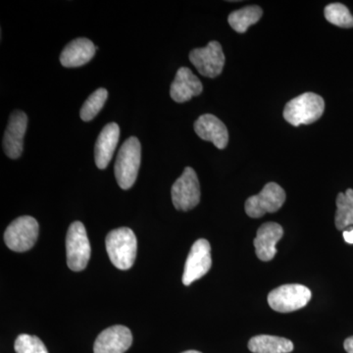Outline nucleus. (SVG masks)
<instances>
[{
	"label": "nucleus",
	"instance_id": "22",
	"mask_svg": "<svg viewBox=\"0 0 353 353\" xmlns=\"http://www.w3.org/2000/svg\"><path fill=\"white\" fill-rule=\"evenodd\" d=\"M325 18L328 22L341 28H352L353 16L347 6L341 3H332L326 6L324 11Z\"/></svg>",
	"mask_w": 353,
	"mask_h": 353
},
{
	"label": "nucleus",
	"instance_id": "12",
	"mask_svg": "<svg viewBox=\"0 0 353 353\" xmlns=\"http://www.w3.org/2000/svg\"><path fill=\"white\" fill-rule=\"evenodd\" d=\"M132 336L130 329L116 325L104 330L97 336L94 345V353H125L131 347Z\"/></svg>",
	"mask_w": 353,
	"mask_h": 353
},
{
	"label": "nucleus",
	"instance_id": "19",
	"mask_svg": "<svg viewBox=\"0 0 353 353\" xmlns=\"http://www.w3.org/2000/svg\"><path fill=\"white\" fill-rule=\"evenodd\" d=\"M263 11L259 6H246L240 10L234 11L230 14L228 21L234 31L243 34L248 31V28L253 24H256L262 17Z\"/></svg>",
	"mask_w": 353,
	"mask_h": 353
},
{
	"label": "nucleus",
	"instance_id": "10",
	"mask_svg": "<svg viewBox=\"0 0 353 353\" xmlns=\"http://www.w3.org/2000/svg\"><path fill=\"white\" fill-rule=\"evenodd\" d=\"M210 252V243L204 239L197 240L192 245L183 270V285H190L208 274L212 265Z\"/></svg>",
	"mask_w": 353,
	"mask_h": 353
},
{
	"label": "nucleus",
	"instance_id": "3",
	"mask_svg": "<svg viewBox=\"0 0 353 353\" xmlns=\"http://www.w3.org/2000/svg\"><path fill=\"white\" fill-rule=\"evenodd\" d=\"M324 109V99L320 95L305 92L288 102L284 118L292 126L312 124L321 118Z\"/></svg>",
	"mask_w": 353,
	"mask_h": 353
},
{
	"label": "nucleus",
	"instance_id": "26",
	"mask_svg": "<svg viewBox=\"0 0 353 353\" xmlns=\"http://www.w3.org/2000/svg\"><path fill=\"white\" fill-rule=\"evenodd\" d=\"M182 353H201L199 352H196V350H188V352H182Z\"/></svg>",
	"mask_w": 353,
	"mask_h": 353
},
{
	"label": "nucleus",
	"instance_id": "14",
	"mask_svg": "<svg viewBox=\"0 0 353 353\" xmlns=\"http://www.w3.org/2000/svg\"><path fill=\"white\" fill-rule=\"evenodd\" d=\"M284 234L281 225L277 223H265L257 231L254 240L255 252L262 261H270L277 253L276 245Z\"/></svg>",
	"mask_w": 353,
	"mask_h": 353
},
{
	"label": "nucleus",
	"instance_id": "13",
	"mask_svg": "<svg viewBox=\"0 0 353 353\" xmlns=\"http://www.w3.org/2000/svg\"><path fill=\"white\" fill-rule=\"evenodd\" d=\"M194 131L203 141H210L219 150H224L229 143V132L224 123L212 115L204 114L194 122Z\"/></svg>",
	"mask_w": 353,
	"mask_h": 353
},
{
	"label": "nucleus",
	"instance_id": "2",
	"mask_svg": "<svg viewBox=\"0 0 353 353\" xmlns=\"http://www.w3.org/2000/svg\"><path fill=\"white\" fill-rule=\"evenodd\" d=\"M141 159V143L136 137H131L121 146L114 168L121 189L129 190L134 185L138 178Z\"/></svg>",
	"mask_w": 353,
	"mask_h": 353
},
{
	"label": "nucleus",
	"instance_id": "17",
	"mask_svg": "<svg viewBox=\"0 0 353 353\" xmlns=\"http://www.w3.org/2000/svg\"><path fill=\"white\" fill-rule=\"evenodd\" d=\"M99 50L90 39H74L65 46L60 55V62L66 68H76L88 63Z\"/></svg>",
	"mask_w": 353,
	"mask_h": 353
},
{
	"label": "nucleus",
	"instance_id": "15",
	"mask_svg": "<svg viewBox=\"0 0 353 353\" xmlns=\"http://www.w3.org/2000/svg\"><path fill=\"white\" fill-rule=\"evenodd\" d=\"M202 90L203 87L199 79L190 69L182 67L176 72L175 79L172 83L170 95L174 101L183 103L201 94Z\"/></svg>",
	"mask_w": 353,
	"mask_h": 353
},
{
	"label": "nucleus",
	"instance_id": "24",
	"mask_svg": "<svg viewBox=\"0 0 353 353\" xmlns=\"http://www.w3.org/2000/svg\"><path fill=\"white\" fill-rule=\"evenodd\" d=\"M343 239L347 241V243L353 245V228L350 230H345L343 231Z\"/></svg>",
	"mask_w": 353,
	"mask_h": 353
},
{
	"label": "nucleus",
	"instance_id": "20",
	"mask_svg": "<svg viewBox=\"0 0 353 353\" xmlns=\"http://www.w3.org/2000/svg\"><path fill=\"white\" fill-rule=\"evenodd\" d=\"M336 229H347L353 225V190L348 189L345 192H341L336 197Z\"/></svg>",
	"mask_w": 353,
	"mask_h": 353
},
{
	"label": "nucleus",
	"instance_id": "18",
	"mask_svg": "<svg viewBox=\"0 0 353 353\" xmlns=\"http://www.w3.org/2000/svg\"><path fill=\"white\" fill-rule=\"evenodd\" d=\"M248 348L253 353H290L294 350V343L281 336L261 334L253 336Z\"/></svg>",
	"mask_w": 353,
	"mask_h": 353
},
{
	"label": "nucleus",
	"instance_id": "21",
	"mask_svg": "<svg viewBox=\"0 0 353 353\" xmlns=\"http://www.w3.org/2000/svg\"><path fill=\"white\" fill-rule=\"evenodd\" d=\"M108 92L105 88H101L95 90L94 94L88 97L87 101L81 108V119L90 122L99 113L108 101Z\"/></svg>",
	"mask_w": 353,
	"mask_h": 353
},
{
	"label": "nucleus",
	"instance_id": "9",
	"mask_svg": "<svg viewBox=\"0 0 353 353\" xmlns=\"http://www.w3.org/2000/svg\"><path fill=\"white\" fill-rule=\"evenodd\" d=\"M190 60L201 75L216 78L222 73L225 55L218 41H210L208 46L190 51Z\"/></svg>",
	"mask_w": 353,
	"mask_h": 353
},
{
	"label": "nucleus",
	"instance_id": "4",
	"mask_svg": "<svg viewBox=\"0 0 353 353\" xmlns=\"http://www.w3.org/2000/svg\"><path fill=\"white\" fill-rule=\"evenodd\" d=\"M90 243L83 223H72L66 236L67 264L72 271L85 269L90 259Z\"/></svg>",
	"mask_w": 353,
	"mask_h": 353
},
{
	"label": "nucleus",
	"instance_id": "6",
	"mask_svg": "<svg viewBox=\"0 0 353 353\" xmlns=\"http://www.w3.org/2000/svg\"><path fill=\"white\" fill-rule=\"evenodd\" d=\"M311 297V290L305 285H284L272 290L268 296V303L277 312L289 313L303 308Z\"/></svg>",
	"mask_w": 353,
	"mask_h": 353
},
{
	"label": "nucleus",
	"instance_id": "11",
	"mask_svg": "<svg viewBox=\"0 0 353 353\" xmlns=\"http://www.w3.org/2000/svg\"><path fill=\"white\" fill-rule=\"evenodd\" d=\"M27 126L28 117L23 111L11 113L3 138L4 152L11 159H17L22 154Z\"/></svg>",
	"mask_w": 353,
	"mask_h": 353
},
{
	"label": "nucleus",
	"instance_id": "1",
	"mask_svg": "<svg viewBox=\"0 0 353 353\" xmlns=\"http://www.w3.org/2000/svg\"><path fill=\"white\" fill-rule=\"evenodd\" d=\"M105 245L109 259L116 268L124 271L132 268L138 252V241L130 228L111 231L106 236Z\"/></svg>",
	"mask_w": 353,
	"mask_h": 353
},
{
	"label": "nucleus",
	"instance_id": "7",
	"mask_svg": "<svg viewBox=\"0 0 353 353\" xmlns=\"http://www.w3.org/2000/svg\"><path fill=\"white\" fill-rule=\"evenodd\" d=\"M171 196L176 210L189 211L196 208L201 201V185L194 169L185 168L172 187Z\"/></svg>",
	"mask_w": 353,
	"mask_h": 353
},
{
	"label": "nucleus",
	"instance_id": "5",
	"mask_svg": "<svg viewBox=\"0 0 353 353\" xmlns=\"http://www.w3.org/2000/svg\"><path fill=\"white\" fill-rule=\"evenodd\" d=\"M39 231L38 221L31 216H22L7 227L4 241L13 252H25L36 245Z\"/></svg>",
	"mask_w": 353,
	"mask_h": 353
},
{
	"label": "nucleus",
	"instance_id": "25",
	"mask_svg": "<svg viewBox=\"0 0 353 353\" xmlns=\"http://www.w3.org/2000/svg\"><path fill=\"white\" fill-rule=\"evenodd\" d=\"M343 347H345V350H347V353H353V336H350V338L345 341Z\"/></svg>",
	"mask_w": 353,
	"mask_h": 353
},
{
	"label": "nucleus",
	"instance_id": "16",
	"mask_svg": "<svg viewBox=\"0 0 353 353\" xmlns=\"http://www.w3.org/2000/svg\"><path fill=\"white\" fill-rule=\"evenodd\" d=\"M120 138V128L116 123H109L102 129L95 143V164L103 170L112 159Z\"/></svg>",
	"mask_w": 353,
	"mask_h": 353
},
{
	"label": "nucleus",
	"instance_id": "8",
	"mask_svg": "<svg viewBox=\"0 0 353 353\" xmlns=\"http://www.w3.org/2000/svg\"><path fill=\"white\" fill-rule=\"evenodd\" d=\"M285 201L284 189L278 183H268L256 196H250L245 202L246 214L260 218L266 213H274L282 208Z\"/></svg>",
	"mask_w": 353,
	"mask_h": 353
},
{
	"label": "nucleus",
	"instance_id": "23",
	"mask_svg": "<svg viewBox=\"0 0 353 353\" xmlns=\"http://www.w3.org/2000/svg\"><path fill=\"white\" fill-rule=\"evenodd\" d=\"M14 348L17 353H48L41 339L27 334H20L16 339Z\"/></svg>",
	"mask_w": 353,
	"mask_h": 353
}]
</instances>
